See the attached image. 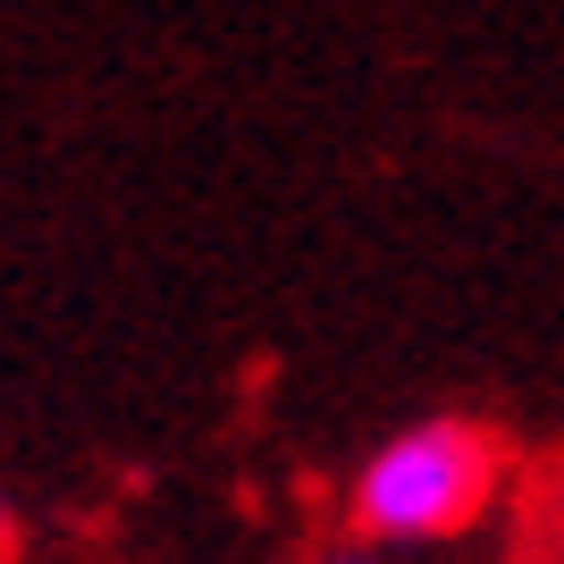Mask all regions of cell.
<instances>
[{
	"label": "cell",
	"mask_w": 564,
	"mask_h": 564,
	"mask_svg": "<svg viewBox=\"0 0 564 564\" xmlns=\"http://www.w3.org/2000/svg\"><path fill=\"white\" fill-rule=\"evenodd\" d=\"M321 564H379V556H362V547H329Z\"/></svg>",
	"instance_id": "cell-2"
},
{
	"label": "cell",
	"mask_w": 564,
	"mask_h": 564,
	"mask_svg": "<svg viewBox=\"0 0 564 564\" xmlns=\"http://www.w3.org/2000/svg\"><path fill=\"white\" fill-rule=\"evenodd\" d=\"M497 489V438L464 413H430V422L388 430L346 480V514L379 547H430L455 540Z\"/></svg>",
	"instance_id": "cell-1"
}]
</instances>
